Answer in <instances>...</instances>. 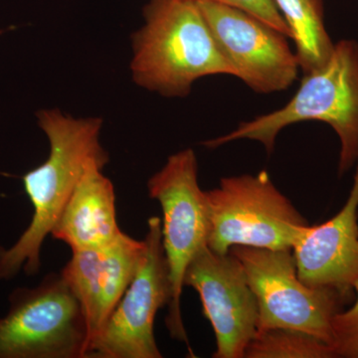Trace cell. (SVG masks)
<instances>
[{
  "label": "cell",
  "instance_id": "obj_1",
  "mask_svg": "<svg viewBox=\"0 0 358 358\" xmlns=\"http://www.w3.org/2000/svg\"><path fill=\"white\" fill-rule=\"evenodd\" d=\"M36 117L50 143V154L22 178L33 206L31 222L10 248L0 247V280L13 279L21 270L28 275L39 272L44 240L51 235L87 166L96 162L105 167L110 162L100 143L101 117L76 119L58 109L39 110Z\"/></svg>",
  "mask_w": 358,
  "mask_h": 358
},
{
  "label": "cell",
  "instance_id": "obj_2",
  "mask_svg": "<svg viewBox=\"0 0 358 358\" xmlns=\"http://www.w3.org/2000/svg\"><path fill=\"white\" fill-rule=\"evenodd\" d=\"M143 13L145 24L131 38V76L138 86L183 98L200 78L236 77L196 2L150 0Z\"/></svg>",
  "mask_w": 358,
  "mask_h": 358
},
{
  "label": "cell",
  "instance_id": "obj_3",
  "mask_svg": "<svg viewBox=\"0 0 358 358\" xmlns=\"http://www.w3.org/2000/svg\"><path fill=\"white\" fill-rule=\"evenodd\" d=\"M329 124L341 141L338 171L352 169L358 159V42L341 40L319 69L306 73L298 91L281 109L243 122L225 136L205 141L217 148L231 141H259L270 154L282 129L301 122Z\"/></svg>",
  "mask_w": 358,
  "mask_h": 358
},
{
  "label": "cell",
  "instance_id": "obj_4",
  "mask_svg": "<svg viewBox=\"0 0 358 358\" xmlns=\"http://www.w3.org/2000/svg\"><path fill=\"white\" fill-rule=\"evenodd\" d=\"M206 196L207 246L217 253H229L236 246L292 251L308 226L266 171L221 178Z\"/></svg>",
  "mask_w": 358,
  "mask_h": 358
},
{
  "label": "cell",
  "instance_id": "obj_5",
  "mask_svg": "<svg viewBox=\"0 0 358 358\" xmlns=\"http://www.w3.org/2000/svg\"><path fill=\"white\" fill-rule=\"evenodd\" d=\"M148 194L162 207V240L169 266L171 300L166 324L171 338L192 352L181 312L185 275L193 258L207 246L210 216L206 192L199 183V164L192 148L171 155L148 182Z\"/></svg>",
  "mask_w": 358,
  "mask_h": 358
},
{
  "label": "cell",
  "instance_id": "obj_6",
  "mask_svg": "<svg viewBox=\"0 0 358 358\" xmlns=\"http://www.w3.org/2000/svg\"><path fill=\"white\" fill-rule=\"evenodd\" d=\"M88 350L83 308L62 275L9 296L0 317V358H87Z\"/></svg>",
  "mask_w": 358,
  "mask_h": 358
},
{
  "label": "cell",
  "instance_id": "obj_7",
  "mask_svg": "<svg viewBox=\"0 0 358 358\" xmlns=\"http://www.w3.org/2000/svg\"><path fill=\"white\" fill-rule=\"evenodd\" d=\"M259 308L258 331L284 327L305 331L333 348L331 322L348 294L301 282L293 252L236 246Z\"/></svg>",
  "mask_w": 358,
  "mask_h": 358
},
{
  "label": "cell",
  "instance_id": "obj_8",
  "mask_svg": "<svg viewBox=\"0 0 358 358\" xmlns=\"http://www.w3.org/2000/svg\"><path fill=\"white\" fill-rule=\"evenodd\" d=\"M145 248L131 284L90 348L88 358H160L154 334L155 315L171 300L162 220L150 217Z\"/></svg>",
  "mask_w": 358,
  "mask_h": 358
},
{
  "label": "cell",
  "instance_id": "obj_9",
  "mask_svg": "<svg viewBox=\"0 0 358 358\" xmlns=\"http://www.w3.org/2000/svg\"><path fill=\"white\" fill-rule=\"evenodd\" d=\"M196 2L236 77L256 93L285 91L298 77L288 37L255 16L209 0Z\"/></svg>",
  "mask_w": 358,
  "mask_h": 358
},
{
  "label": "cell",
  "instance_id": "obj_10",
  "mask_svg": "<svg viewBox=\"0 0 358 358\" xmlns=\"http://www.w3.org/2000/svg\"><path fill=\"white\" fill-rule=\"evenodd\" d=\"M185 286L194 289L216 338L214 358H244L258 331L259 308L242 263L205 246L193 258Z\"/></svg>",
  "mask_w": 358,
  "mask_h": 358
},
{
  "label": "cell",
  "instance_id": "obj_11",
  "mask_svg": "<svg viewBox=\"0 0 358 358\" xmlns=\"http://www.w3.org/2000/svg\"><path fill=\"white\" fill-rule=\"evenodd\" d=\"M143 248V240L138 241L122 232L103 248L72 251L61 275L83 308L89 350L131 284Z\"/></svg>",
  "mask_w": 358,
  "mask_h": 358
},
{
  "label": "cell",
  "instance_id": "obj_12",
  "mask_svg": "<svg viewBox=\"0 0 358 358\" xmlns=\"http://www.w3.org/2000/svg\"><path fill=\"white\" fill-rule=\"evenodd\" d=\"M301 282L350 294L358 279V159L350 196L333 218L307 226L294 245Z\"/></svg>",
  "mask_w": 358,
  "mask_h": 358
},
{
  "label": "cell",
  "instance_id": "obj_13",
  "mask_svg": "<svg viewBox=\"0 0 358 358\" xmlns=\"http://www.w3.org/2000/svg\"><path fill=\"white\" fill-rule=\"evenodd\" d=\"M103 167L91 162L52 229L54 239L72 251L103 248L120 236L114 185Z\"/></svg>",
  "mask_w": 358,
  "mask_h": 358
},
{
  "label": "cell",
  "instance_id": "obj_14",
  "mask_svg": "<svg viewBox=\"0 0 358 358\" xmlns=\"http://www.w3.org/2000/svg\"><path fill=\"white\" fill-rule=\"evenodd\" d=\"M292 32L300 68L306 73L324 66L334 43L324 25L322 0H274Z\"/></svg>",
  "mask_w": 358,
  "mask_h": 358
},
{
  "label": "cell",
  "instance_id": "obj_15",
  "mask_svg": "<svg viewBox=\"0 0 358 358\" xmlns=\"http://www.w3.org/2000/svg\"><path fill=\"white\" fill-rule=\"evenodd\" d=\"M245 358H331L333 348L305 331L274 327L261 329L247 346Z\"/></svg>",
  "mask_w": 358,
  "mask_h": 358
},
{
  "label": "cell",
  "instance_id": "obj_16",
  "mask_svg": "<svg viewBox=\"0 0 358 358\" xmlns=\"http://www.w3.org/2000/svg\"><path fill=\"white\" fill-rule=\"evenodd\" d=\"M357 300L352 308L334 315L333 350L336 357L358 358V279L353 284Z\"/></svg>",
  "mask_w": 358,
  "mask_h": 358
},
{
  "label": "cell",
  "instance_id": "obj_17",
  "mask_svg": "<svg viewBox=\"0 0 358 358\" xmlns=\"http://www.w3.org/2000/svg\"><path fill=\"white\" fill-rule=\"evenodd\" d=\"M192 1H199V0H192ZM209 1L243 10L262 20L263 22L267 23L268 25L272 26L278 31L286 35L288 38H292L291 30L279 9L275 6L274 0H209Z\"/></svg>",
  "mask_w": 358,
  "mask_h": 358
},
{
  "label": "cell",
  "instance_id": "obj_18",
  "mask_svg": "<svg viewBox=\"0 0 358 358\" xmlns=\"http://www.w3.org/2000/svg\"><path fill=\"white\" fill-rule=\"evenodd\" d=\"M0 33H1V31H0Z\"/></svg>",
  "mask_w": 358,
  "mask_h": 358
}]
</instances>
